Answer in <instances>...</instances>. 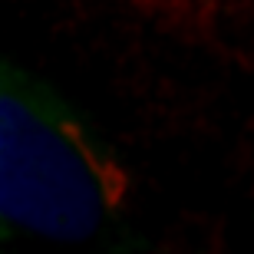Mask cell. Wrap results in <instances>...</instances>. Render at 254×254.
I'll return each mask as SVG.
<instances>
[{"label":"cell","instance_id":"6da1fadb","mask_svg":"<svg viewBox=\"0 0 254 254\" xmlns=\"http://www.w3.org/2000/svg\"><path fill=\"white\" fill-rule=\"evenodd\" d=\"M119 162L47 83L3 60L0 211L3 228L83 241L119 211Z\"/></svg>","mask_w":254,"mask_h":254}]
</instances>
